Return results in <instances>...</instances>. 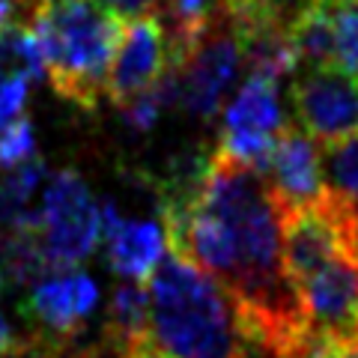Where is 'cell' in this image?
I'll return each mask as SVG.
<instances>
[{"label": "cell", "mask_w": 358, "mask_h": 358, "mask_svg": "<svg viewBox=\"0 0 358 358\" xmlns=\"http://www.w3.org/2000/svg\"><path fill=\"white\" fill-rule=\"evenodd\" d=\"M42 179H45V164L39 159L21 164L15 171H6V176L0 179V227L13 230L36 212L30 209V200L36 194Z\"/></svg>", "instance_id": "15"}, {"label": "cell", "mask_w": 358, "mask_h": 358, "mask_svg": "<svg viewBox=\"0 0 358 358\" xmlns=\"http://www.w3.org/2000/svg\"><path fill=\"white\" fill-rule=\"evenodd\" d=\"M27 93H30V81L21 75H0V129H6L9 122L21 120L27 105Z\"/></svg>", "instance_id": "19"}, {"label": "cell", "mask_w": 358, "mask_h": 358, "mask_svg": "<svg viewBox=\"0 0 358 358\" xmlns=\"http://www.w3.org/2000/svg\"><path fill=\"white\" fill-rule=\"evenodd\" d=\"M171 72V45L167 27L155 15L131 18L122 30L120 48L108 78V99L117 108H126L147 90H152Z\"/></svg>", "instance_id": "9"}, {"label": "cell", "mask_w": 358, "mask_h": 358, "mask_svg": "<svg viewBox=\"0 0 358 358\" xmlns=\"http://www.w3.org/2000/svg\"><path fill=\"white\" fill-rule=\"evenodd\" d=\"M150 338L173 358H239L242 313L233 296L197 266L167 257L147 284Z\"/></svg>", "instance_id": "1"}, {"label": "cell", "mask_w": 358, "mask_h": 358, "mask_svg": "<svg viewBox=\"0 0 358 358\" xmlns=\"http://www.w3.org/2000/svg\"><path fill=\"white\" fill-rule=\"evenodd\" d=\"M284 272L296 293L331 260L352 251V215H346L331 200L284 212Z\"/></svg>", "instance_id": "6"}, {"label": "cell", "mask_w": 358, "mask_h": 358, "mask_svg": "<svg viewBox=\"0 0 358 358\" xmlns=\"http://www.w3.org/2000/svg\"><path fill=\"white\" fill-rule=\"evenodd\" d=\"M15 350H21V341L15 338V331L6 322V317L0 313V358L9 355V352H15Z\"/></svg>", "instance_id": "23"}, {"label": "cell", "mask_w": 358, "mask_h": 358, "mask_svg": "<svg viewBox=\"0 0 358 358\" xmlns=\"http://www.w3.org/2000/svg\"><path fill=\"white\" fill-rule=\"evenodd\" d=\"M268 185L275 192V200L284 212L313 206L326 200V185H322V155L320 143L308 131L287 126L278 138L272 162H268Z\"/></svg>", "instance_id": "11"}, {"label": "cell", "mask_w": 358, "mask_h": 358, "mask_svg": "<svg viewBox=\"0 0 358 358\" xmlns=\"http://www.w3.org/2000/svg\"><path fill=\"white\" fill-rule=\"evenodd\" d=\"M18 13H21V0H0V30L18 24Z\"/></svg>", "instance_id": "24"}, {"label": "cell", "mask_w": 358, "mask_h": 358, "mask_svg": "<svg viewBox=\"0 0 358 358\" xmlns=\"http://www.w3.org/2000/svg\"><path fill=\"white\" fill-rule=\"evenodd\" d=\"M242 63V42L218 9L206 33L192 45V51L173 69L179 81V105L200 120L215 117L224 102V93L236 81Z\"/></svg>", "instance_id": "4"}, {"label": "cell", "mask_w": 358, "mask_h": 358, "mask_svg": "<svg viewBox=\"0 0 358 358\" xmlns=\"http://www.w3.org/2000/svg\"><path fill=\"white\" fill-rule=\"evenodd\" d=\"M284 3H289V0H284Z\"/></svg>", "instance_id": "28"}, {"label": "cell", "mask_w": 358, "mask_h": 358, "mask_svg": "<svg viewBox=\"0 0 358 358\" xmlns=\"http://www.w3.org/2000/svg\"><path fill=\"white\" fill-rule=\"evenodd\" d=\"M352 254H355V260H358V215L352 218Z\"/></svg>", "instance_id": "26"}, {"label": "cell", "mask_w": 358, "mask_h": 358, "mask_svg": "<svg viewBox=\"0 0 358 358\" xmlns=\"http://www.w3.org/2000/svg\"><path fill=\"white\" fill-rule=\"evenodd\" d=\"M0 289H3V268H0Z\"/></svg>", "instance_id": "27"}, {"label": "cell", "mask_w": 358, "mask_h": 358, "mask_svg": "<svg viewBox=\"0 0 358 358\" xmlns=\"http://www.w3.org/2000/svg\"><path fill=\"white\" fill-rule=\"evenodd\" d=\"M173 102H179V81H176V72L171 69L152 90H147V93L138 96L134 102H129L126 108H120L122 122L134 131H150L155 122H159L162 110Z\"/></svg>", "instance_id": "16"}, {"label": "cell", "mask_w": 358, "mask_h": 358, "mask_svg": "<svg viewBox=\"0 0 358 358\" xmlns=\"http://www.w3.org/2000/svg\"><path fill=\"white\" fill-rule=\"evenodd\" d=\"M293 108L317 143H341L358 134V84L338 66L313 69L301 75L293 87Z\"/></svg>", "instance_id": "7"}, {"label": "cell", "mask_w": 358, "mask_h": 358, "mask_svg": "<svg viewBox=\"0 0 358 358\" xmlns=\"http://www.w3.org/2000/svg\"><path fill=\"white\" fill-rule=\"evenodd\" d=\"M27 24L45 54L54 93L84 110H96L108 96L122 18L99 0H30Z\"/></svg>", "instance_id": "2"}, {"label": "cell", "mask_w": 358, "mask_h": 358, "mask_svg": "<svg viewBox=\"0 0 358 358\" xmlns=\"http://www.w3.org/2000/svg\"><path fill=\"white\" fill-rule=\"evenodd\" d=\"M287 131L278 84L260 75H248L224 110L221 152L245 167L268 173L275 143Z\"/></svg>", "instance_id": "5"}, {"label": "cell", "mask_w": 358, "mask_h": 358, "mask_svg": "<svg viewBox=\"0 0 358 358\" xmlns=\"http://www.w3.org/2000/svg\"><path fill=\"white\" fill-rule=\"evenodd\" d=\"M322 185L326 197L346 215H358V134L331 143L322 152Z\"/></svg>", "instance_id": "14"}, {"label": "cell", "mask_w": 358, "mask_h": 358, "mask_svg": "<svg viewBox=\"0 0 358 358\" xmlns=\"http://www.w3.org/2000/svg\"><path fill=\"white\" fill-rule=\"evenodd\" d=\"M329 358H358V341H352L350 346H334Z\"/></svg>", "instance_id": "25"}, {"label": "cell", "mask_w": 358, "mask_h": 358, "mask_svg": "<svg viewBox=\"0 0 358 358\" xmlns=\"http://www.w3.org/2000/svg\"><path fill=\"white\" fill-rule=\"evenodd\" d=\"M102 6H108L114 15H120L122 21L141 18V15H155L162 13V6L167 0H99Z\"/></svg>", "instance_id": "20"}, {"label": "cell", "mask_w": 358, "mask_h": 358, "mask_svg": "<svg viewBox=\"0 0 358 358\" xmlns=\"http://www.w3.org/2000/svg\"><path fill=\"white\" fill-rule=\"evenodd\" d=\"M122 358H173V355H171V352H164L152 338H147V341H141V343L129 346V350L122 352Z\"/></svg>", "instance_id": "21"}, {"label": "cell", "mask_w": 358, "mask_h": 358, "mask_svg": "<svg viewBox=\"0 0 358 358\" xmlns=\"http://www.w3.org/2000/svg\"><path fill=\"white\" fill-rule=\"evenodd\" d=\"M150 338V293L147 284H120L108 305L105 341L114 343L120 352Z\"/></svg>", "instance_id": "13"}, {"label": "cell", "mask_w": 358, "mask_h": 358, "mask_svg": "<svg viewBox=\"0 0 358 358\" xmlns=\"http://www.w3.org/2000/svg\"><path fill=\"white\" fill-rule=\"evenodd\" d=\"M334 24V63L346 75H358V0H326Z\"/></svg>", "instance_id": "17"}, {"label": "cell", "mask_w": 358, "mask_h": 358, "mask_svg": "<svg viewBox=\"0 0 358 358\" xmlns=\"http://www.w3.org/2000/svg\"><path fill=\"white\" fill-rule=\"evenodd\" d=\"M164 230L155 221H126L122 218L105 236L108 263L117 275L131 284H150L155 268L164 260Z\"/></svg>", "instance_id": "12"}, {"label": "cell", "mask_w": 358, "mask_h": 358, "mask_svg": "<svg viewBox=\"0 0 358 358\" xmlns=\"http://www.w3.org/2000/svg\"><path fill=\"white\" fill-rule=\"evenodd\" d=\"M305 326L334 346L358 341V260L341 254L299 289Z\"/></svg>", "instance_id": "8"}, {"label": "cell", "mask_w": 358, "mask_h": 358, "mask_svg": "<svg viewBox=\"0 0 358 358\" xmlns=\"http://www.w3.org/2000/svg\"><path fill=\"white\" fill-rule=\"evenodd\" d=\"M66 358H122V352L114 343H108L102 338L96 346H87V350H81V352H66Z\"/></svg>", "instance_id": "22"}, {"label": "cell", "mask_w": 358, "mask_h": 358, "mask_svg": "<svg viewBox=\"0 0 358 358\" xmlns=\"http://www.w3.org/2000/svg\"><path fill=\"white\" fill-rule=\"evenodd\" d=\"M33 159H36V129L27 117L0 129V167L3 171H15L21 164H30Z\"/></svg>", "instance_id": "18"}, {"label": "cell", "mask_w": 358, "mask_h": 358, "mask_svg": "<svg viewBox=\"0 0 358 358\" xmlns=\"http://www.w3.org/2000/svg\"><path fill=\"white\" fill-rule=\"evenodd\" d=\"M39 239L54 275L78 272V266L102 242L99 203L75 171H57L45 188L39 206Z\"/></svg>", "instance_id": "3"}, {"label": "cell", "mask_w": 358, "mask_h": 358, "mask_svg": "<svg viewBox=\"0 0 358 358\" xmlns=\"http://www.w3.org/2000/svg\"><path fill=\"white\" fill-rule=\"evenodd\" d=\"M96 305L99 287L93 278H87L84 272H60L30 287L24 310L45 334H51L48 341L69 346V338L84 329Z\"/></svg>", "instance_id": "10"}]
</instances>
